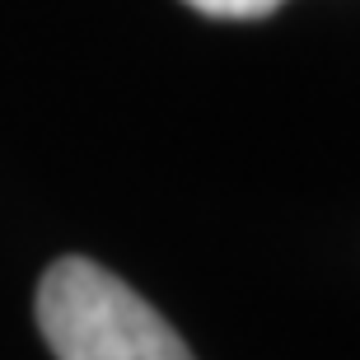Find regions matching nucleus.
I'll list each match as a JSON object with an SVG mask.
<instances>
[{
	"instance_id": "f257e3e1",
	"label": "nucleus",
	"mask_w": 360,
	"mask_h": 360,
	"mask_svg": "<svg viewBox=\"0 0 360 360\" xmlns=\"http://www.w3.org/2000/svg\"><path fill=\"white\" fill-rule=\"evenodd\" d=\"M38 328L56 360H192L160 309L89 257H61L47 267Z\"/></svg>"
},
{
	"instance_id": "f03ea898",
	"label": "nucleus",
	"mask_w": 360,
	"mask_h": 360,
	"mask_svg": "<svg viewBox=\"0 0 360 360\" xmlns=\"http://www.w3.org/2000/svg\"><path fill=\"white\" fill-rule=\"evenodd\" d=\"M192 10L211 14V19H262L281 5V0H183Z\"/></svg>"
}]
</instances>
